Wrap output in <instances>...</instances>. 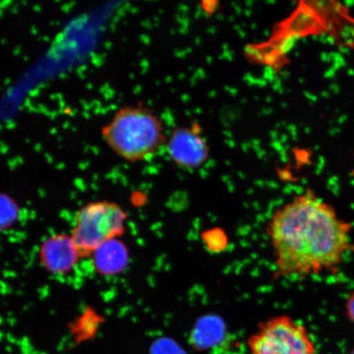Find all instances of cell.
<instances>
[{"label": "cell", "instance_id": "cell-21", "mask_svg": "<svg viewBox=\"0 0 354 354\" xmlns=\"http://www.w3.org/2000/svg\"><path fill=\"white\" fill-rule=\"evenodd\" d=\"M344 6L347 8H351L354 6V0H345L343 3Z\"/></svg>", "mask_w": 354, "mask_h": 354}, {"label": "cell", "instance_id": "cell-18", "mask_svg": "<svg viewBox=\"0 0 354 354\" xmlns=\"http://www.w3.org/2000/svg\"><path fill=\"white\" fill-rule=\"evenodd\" d=\"M336 44V38L334 35L329 34L328 38H327V44L330 46H333Z\"/></svg>", "mask_w": 354, "mask_h": 354}, {"label": "cell", "instance_id": "cell-5", "mask_svg": "<svg viewBox=\"0 0 354 354\" xmlns=\"http://www.w3.org/2000/svg\"><path fill=\"white\" fill-rule=\"evenodd\" d=\"M167 149L171 161L185 169H197L209 157L207 141L194 127L176 128L167 141Z\"/></svg>", "mask_w": 354, "mask_h": 354}, {"label": "cell", "instance_id": "cell-13", "mask_svg": "<svg viewBox=\"0 0 354 354\" xmlns=\"http://www.w3.org/2000/svg\"><path fill=\"white\" fill-rule=\"evenodd\" d=\"M336 73L337 71L335 70L332 66L328 70H326L324 73V77L326 79H335L336 77Z\"/></svg>", "mask_w": 354, "mask_h": 354}, {"label": "cell", "instance_id": "cell-20", "mask_svg": "<svg viewBox=\"0 0 354 354\" xmlns=\"http://www.w3.org/2000/svg\"><path fill=\"white\" fill-rule=\"evenodd\" d=\"M328 56L329 53L322 52L320 55L321 61L323 62V63H328Z\"/></svg>", "mask_w": 354, "mask_h": 354}, {"label": "cell", "instance_id": "cell-14", "mask_svg": "<svg viewBox=\"0 0 354 354\" xmlns=\"http://www.w3.org/2000/svg\"><path fill=\"white\" fill-rule=\"evenodd\" d=\"M326 32L331 35H333V33L335 32V28L333 21H328L326 22Z\"/></svg>", "mask_w": 354, "mask_h": 354}, {"label": "cell", "instance_id": "cell-3", "mask_svg": "<svg viewBox=\"0 0 354 354\" xmlns=\"http://www.w3.org/2000/svg\"><path fill=\"white\" fill-rule=\"evenodd\" d=\"M127 219L125 211L115 203L97 201L81 207L71 234L81 258L91 257L104 243L122 236Z\"/></svg>", "mask_w": 354, "mask_h": 354}, {"label": "cell", "instance_id": "cell-26", "mask_svg": "<svg viewBox=\"0 0 354 354\" xmlns=\"http://www.w3.org/2000/svg\"><path fill=\"white\" fill-rule=\"evenodd\" d=\"M335 112H336V113H339V109H336Z\"/></svg>", "mask_w": 354, "mask_h": 354}, {"label": "cell", "instance_id": "cell-9", "mask_svg": "<svg viewBox=\"0 0 354 354\" xmlns=\"http://www.w3.org/2000/svg\"><path fill=\"white\" fill-rule=\"evenodd\" d=\"M328 63L332 64L331 66L336 71H339L342 68L347 66L348 64L345 61L342 55L339 52H330L328 56Z\"/></svg>", "mask_w": 354, "mask_h": 354}, {"label": "cell", "instance_id": "cell-19", "mask_svg": "<svg viewBox=\"0 0 354 354\" xmlns=\"http://www.w3.org/2000/svg\"><path fill=\"white\" fill-rule=\"evenodd\" d=\"M348 116L347 114H343L338 118L337 123L339 125H343L344 123L348 121Z\"/></svg>", "mask_w": 354, "mask_h": 354}, {"label": "cell", "instance_id": "cell-11", "mask_svg": "<svg viewBox=\"0 0 354 354\" xmlns=\"http://www.w3.org/2000/svg\"><path fill=\"white\" fill-rule=\"evenodd\" d=\"M340 35H342L344 41H348V39H354V26L351 25L342 26V30H340Z\"/></svg>", "mask_w": 354, "mask_h": 354}, {"label": "cell", "instance_id": "cell-27", "mask_svg": "<svg viewBox=\"0 0 354 354\" xmlns=\"http://www.w3.org/2000/svg\"><path fill=\"white\" fill-rule=\"evenodd\" d=\"M351 354H354V348L353 349V351H351Z\"/></svg>", "mask_w": 354, "mask_h": 354}, {"label": "cell", "instance_id": "cell-8", "mask_svg": "<svg viewBox=\"0 0 354 354\" xmlns=\"http://www.w3.org/2000/svg\"><path fill=\"white\" fill-rule=\"evenodd\" d=\"M12 201L0 194V229L7 227V221L12 219Z\"/></svg>", "mask_w": 354, "mask_h": 354}, {"label": "cell", "instance_id": "cell-16", "mask_svg": "<svg viewBox=\"0 0 354 354\" xmlns=\"http://www.w3.org/2000/svg\"><path fill=\"white\" fill-rule=\"evenodd\" d=\"M342 132V130L340 129L339 127H334L330 128V129L328 131V134L330 135V137H335V136L340 134V133Z\"/></svg>", "mask_w": 354, "mask_h": 354}, {"label": "cell", "instance_id": "cell-22", "mask_svg": "<svg viewBox=\"0 0 354 354\" xmlns=\"http://www.w3.org/2000/svg\"><path fill=\"white\" fill-rule=\"evenodd\" d=\"M321 95L323 99H329L330 97V93L327 91H323L321 92Z\"/></svg>", "mask_w": 354, "mask_h": 354}, {"label": "cell", "instance_id": "cell-1", "mask_svg": "<svg viewBox=\"0 0 354 354\" xmlns=\"http://www.w3.org/2000/svg\"><path fill=\"white\" fill-rule=\"evenodd\" d=\"M352 225L312 189L273 212L266 232L275 258L276 279L336 272L349 249Z\"/></svg>", "mask_w": 354, "mask_h": 354}, {"label": "cell", "instance_id": "cell-4", "mask_svg": "<svg viewBox=\"0 0 354 354\" xmlns=\"http://www.w3.org/2000/svg\"><path fill=\"white\" fill-rule=\"evenodd\" d=\"M249 354H316L317 348L303 324L287 315L259 323L247 339Z\"/></svg>", "mask_w": 354, "mask_h": 354}, {"label": "cell", "instance_id": "cell-17", "mask_svg": "<svg viewBox=\"0 0 354 354\" xmlns=\"http://www.w3.org/2000/svg\"><path fill=\"white\" fill-rule=\"evenodd\" d=\"M329 34L326 32H323L319 34V41L323 44H327V38H328Z\"/></svg>", "mask_w": 354, "mask_h": 354}, {"label": "cell", "instance_id": "cell-15", "mask_svg": "<svg viewBox=\"0 0 354 354\" xmlns=\"http://www.w3.org/2000/svg\"><path fill=\"white\" fill-rule=\"evenodd\" d=\"M329 91L334 95H339L340 93V87L337 83H332L329 86Z\"/></svg>", "mask_w": 354, "mask_h": 354}, {"label": "cell", "instance_id": "cell-24", "mask_svg": "<svg viewBox=\"0 0 354 354\" xmlns=\"http://www.w3.org/2000/svg\"><path fill=\"white\" fill-rule=\"evenodd\" d=\"M349 250H351L354 253V245H351V249H349Z\"/></svg>", "mask_w": 354, "mask_h": 354}, {"label": "cell", "instance_id": "cell-7", "mask_svg": "<svg viewBox=\"0 0 354 354\" xmlns=\"http://www.w3.org/2000/svg\"><path fill=\"white\" fill-rule=\"evenodd\" d=\"M91 258L96 271L101 275H116L127 267L128 252L118 239H113L100 246Z\"/></svg>", "mask_w": 354, "mask_h": 354}, {"label": "cell", "instance_id": "cell-6", "mask_svg": "<svg viewBox=\"0 0 354 354\" xmlns=\"http://www.w3.org/2000/svg\"><path fill=\"white\" fill-rule=\"evenodd\" d=\"M39 256L43 267L54 275H64L72 271L81 259L72 236L64 234L47 238Z\"/></svg>", "mask_w": 354, "mask_h": 354}, {"label": "cell", "instance_id": "cell-25", "mask_svg": "<svg viewBox=\"0 0 354 354\" xmlns=\"http://www.w3.org/2000/svg\"><path fill=\"white\" fill-rule=\"evenodd\" d=\"M319 149H320V146L319 145H316V147H315L316 151H318V150H319Z\"/></svg>", "mask_w": 354, "mask_h": 354}, {"label": "cell", "instance_id": "cell-12", "mask_svg": "<svg viewBox=\"0 0 354 354\" xmlns=\"http://www.w3.org/2000/svg\"><path fill=\"white\" fill-rule=\"evenodd\" d=\"M339 53L340 55H351V48L345 46L344 44H339L338 47Z\"/></svg>", "mask_w": 354, "mask_h": 354}, {"label": "cell", "instance_id": "cell-10", "mask_svg": "<svg viewBox=\"0 0 354 354\" xmlns=\"http://www.w3.org/2000/svg\"><path fill=\"white\" fill-rule=\"evenodd\" d=\"M345 312H346L348 319L354 325V291L348 296L345 302Z\"/></svg>", "mask_w": 354, "mask_h": 354}, {"label": "cell", "instance_id": "cell-23", "mask_svg": "<svg viewBox=\"0 0 354 354\" xmlns=\"http://www.w3.org/2000/svg\"><path fill=\"white\" fill-rule=\"evenodd\" d=\"M347 74H348V76H349V77H354V69L353 68L348 69Z\"/></svg>", "mask_w": 354, "mask_h": 354}, {"label": "cell", "instance_id": "cell-2", "mask_svg": "<svg viewBox=\"0 0 354 354\" xmlns=\"http://www.w3.org/2000/svg\"><path fill=\"white\" fill-rule=\"evenodd\" d=\"M101 133L114 153L132 162L153 156L165 139L161 121L141 105L119 109Z\"/></svg>", "mask_w": 354, "mask_h": 354}]
</instances>
